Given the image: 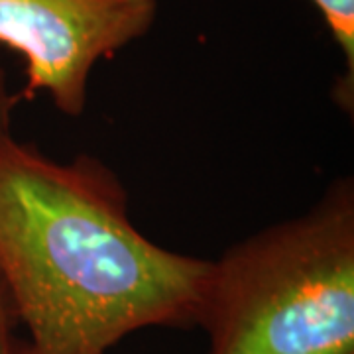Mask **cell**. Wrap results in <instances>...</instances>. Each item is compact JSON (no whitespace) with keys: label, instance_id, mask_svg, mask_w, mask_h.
I'll return each mask as SVG.
<instances>
[{"label":"cell","instance_id":"obj_6","mask_svg":"<svg viewBox=\"0 0 354 354\" xmlns=\"http://www.w3.org/2000/svg\"><path fill=\"white\" fill-rule=\"evenodd\" d=\"M18 313H16V305H14L12 293L6 283V279L0 272V337L4 335H12L14 327L18 325Z\"/></svg>","mask_w":354,"mask_h":354},{"label":"cell","instance_id":"obj_7","mask_svg":"<svg viewBox=\"0 0 354 354\" xmlns=\"http://www.w3.org/2000/svg\"><path fill=\"white\" fill-rule=\"evenodd\" d=\"M0 354H24V342L16 341L12 335L0 337Z\"/></svg>","mask_w":354,"mask_h":354},{"label":"cell","instance_id":"obj_2","mask_svg":"<svg viewBox=\"0 0 354 354\" xmlns=\"http://www.w3.org/2000/svg\"><path fill=\"white\" fill-rule=\"evenodd\" d=\"M199 325L209 354H354V183L213 262Z\"/></svg>","mask_w":354,"mask_h":354},{"label":"cell","instance_id":"obj_1","mask_svg":"<svg viewBox=\"0 0 354 354\" xmlns=\"http://www.w3.org/2000/svg\"><path fill=\"white\" fill-rule=\"evenodd\" d=\"M211 270L148 241L101 160L62 164L0 136V272L24 354H106L134 330L195 327Z\"/></svg>","mask_w":354,"mask_h":354},{"label":"cell","instance_id":"obj_3","mask_svg":"<svg viewBox=\"0 0 354 354\" xmlns=\"http://www.w3.org/2000/svg\"><path fill=\"white\" fill-rule=\"evenodd\" d=\"M156 16L158 0H0V44L22 55L28 97L44 91L77 118L95 65L142 38Z\"/></svg>","mask_w":354,"mask_h":354},{"label":"cell","instance_id":"obj_4","mask_svg":"<svg viewBox=\"0 0 354 354\" xmlns=\"http://www.w3.org/2000/svg\"><path fill=\"white\" fill-rule=\"evenodd\" d=\"M330 34L339 44L346 71L339 77L333 97L342 111L353 114L354 106V0H313Z\"/></svg>","mask_w":354,"mask_h":354},{"label":"cell","instance_id":"obj_5","mask_svg":"<svg viewBox=\"0 0 354 354\" xmlns=\"http://www.w3.org/2000/svg\"><path fill=\"white\" fill-rule=\"evenodd\" d=\"M20 101V95H16L8 87V79L4 69L0 67V136H6V134H12L10 128H12V114L14 109L18 106Z\"/></svg>","mask_w":354,"mask_h":354}]
</instances>
